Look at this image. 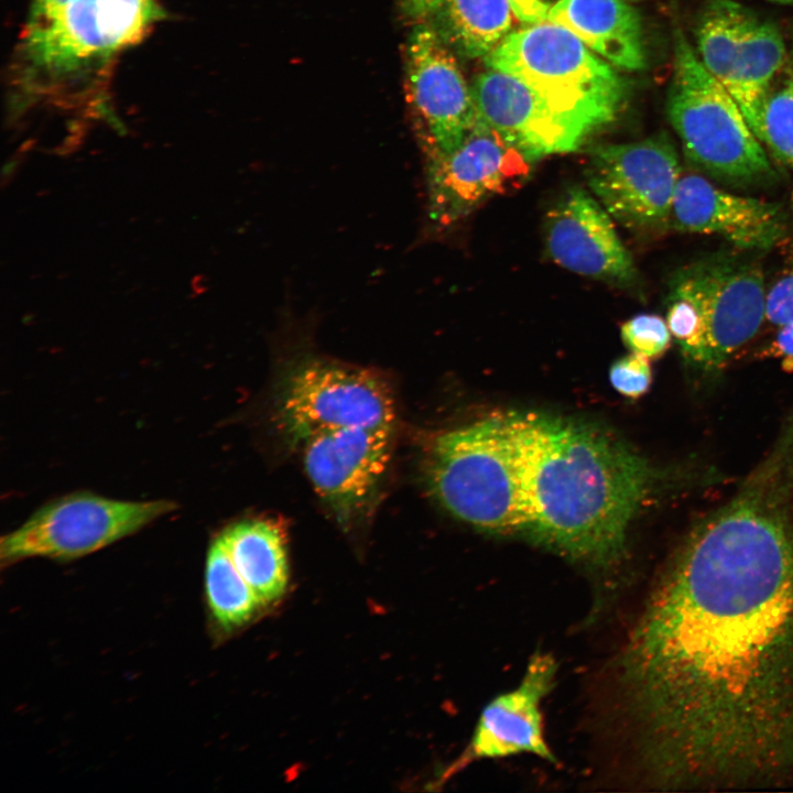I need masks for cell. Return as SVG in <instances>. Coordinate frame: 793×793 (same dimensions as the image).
Returning a JSON list of instances; mask_svg holds the SVG:
<instances>
[{"instance_id":"cell-7","label":"cell","mask_w":793,"mask_h":793,"mask_svg":"<svg viewBox=\"0 0 793 793\" xmlns=\"http://www.w3.org/2000/svg\"><path fill=\"white\" fill-rule=\"evenodd\" d=\"M666 110L686 159L699 170L736 184L775 175L739 105L704 67L681 30L674 32Z\"/></svg>"},{"instance_id":"cell-6","label":"cell","mask_w":793,"mask_h":793,"mask_svg":"<svg viewBox=\"0 0 793 793\" xmlns=\"http://www.w3.org/2000/svg\"><path fill=\"white\" fill-rule=\"evenodd\" d=\"M765 295L759 267L734 257L700 259L675 273L666 323L688 363L719 370L765 319Z\"/></svg>"},{"instance_id":"cell-32","label":"cell","mask_w":793,"mask_h":793,"mask_svg":"<svg viewBox=\"0 0 793 793\" xmlns=\"http://www.w3.org/2000/svg\"><path fill=\"white\" fill-rule=\"evenodd\" d=\"M626 1H637V0H626Z\"/></svg>"},{"instance_id":"cell-21","label":"cell","mask_w":793,"mask_h":793,"mask_svg":"<svg viewBox=\"0 0 793 793\" xmlns=\"http://www.w3.org/2000/svg\"><path fill=\"white\" fill-rule=\"evenodd\" d=\"M511 0H442L433 14L434 29L465 57H485L510 33Z\"/></svg>"},{"instance_id":"cell-11","label":"cell","mask_w":793,"mask_h":793,"mask_svg":"<svg viewBox=\"0 0 793 793\" xmlns=\"http://www.w3.org/2000/svg\"><path fill=\"white\" fill-rule=\"evenodd\" d=\"M681 177L676 149L664 132L591 149L586 180L595 198L627 229L643 233L671 219Z\"/></svg>"},{"instance_id":"cell-26","label":"cell","mask_w":793,"mask_h":793,"mask_svg":"<svg viewBox=\"0 0 793 793\" xmlns=\"http://www.w3.org/2000/svg\"><path fill=\"white\" fill-rule=\"evenodd\" d=\"M765 319L779 328L793 322V268L767 292Z\"/></svg>"},{"instance_id":"cell-19","label":"cell","mask_w":793,"mask_h":793,"mask_svg":"<svg viewBox=\"0 0 793 793\" xmlns=\"http://www.w3.org/2000/svg\"><path fill=\"white\" fill-rule=\"evenodd\" d=\"M546 20L566 28L616 66H647L641 18L624 0H558Z\"/></svg>"},{"instance_id":"cell-29","label":"cell","mask_w":793,"mask_h":793,"mask_svg":"<svg viewBox=\"0 0 793 793\" xmlns=\"http://www.w3.org/2000/svg\"><path fill=\"white\" fill-rule=\"evenodd\" d=\"M441 2L442 0H401V7L408 17L424 19L432 17Z\"/></svg>"},{"instance_id":"cell-13","label":"cell","mask_w":793,"mask_h":793,"mask_svg":"<svg viewBox=\"0 0 793 793\" xmlns=\"http://www.w3.org/2000/svg\"><path fill=\"white\" fill-rule=\"evenodd\" d=\"M406 73L426 160L452 153L478 116L458 63L434 26L419 25L410 35Z\"/></svg>"},{"instance_id":"cell-23","label":"cell","mask_w":793,"mask_h":793,"mask_svg":"<svg viewBox=\"0 0 793 793\" xmlns=\"http://www.w3.org/2000/svg\"><path fill=\"white\" fill-rule=\"evenodd\" d=\"M756 137L793 172V77L768 97Z\"/></svg>"},{"instance_id":"cell-28","label":"cell","mask_w":793,"mask_h":793,"mask_svg":"<svg viewBox=\"0 0 793 793\" xmlns=\"http://www.w3.org/2000/svg\"><path fill=\"white\" fill-rule=\"evenodd\" d=\"M767 352L793 365V322L779 328Z\"/></svg>"},{"instance_id":"cell-10","label":"cell","mask_w":793,"mask_h":793,"mask_svg":"<svg viewBox=\"0 0 793 793\" xmlns=\"http://www.w3.org/2000/svg\"><path fill=\"white\" fill-rule=\"evenodd\" d=\"M698 57L728 90L756 134L784 42L778 28L731 0H709L695 24Z\"/></svg>"},{"instance_id":"cell-15","label":"cell","mask_w":793,"mask_h":793,"mask_svg":"<svg viewBox=\"0 0 793 793\" xmlns=\"http://www.w3.org/2000/svg\"><path fill=\"white\" fill-rule=\"evenodd\" d=\"M612 217L585 189L572 187L548 210L545 246L565 269L597 280L629 285L637 271Z\"/></svg>"},{"instance_id":"cell-1","label":"cell","mask_w":793,"mask_h":793,"mask_svg":"<svg viewBox=\"0 0 793 793\" xmlns=\"http://www.w3.org/2000/svg\"><path fill=\"white\" fill-rule=\"evenodd\" d=\"M618 670L656 783L793 775V450L771 449L689 530Z\"/></svg>"},{"instance_id":"cell-5","label":"cell","mask_w":793,"mask_h":793,"mask_svg":"<svg viewBox=\"0 0 793 793\" xmlns=\"http://www.w3.org/2000/svg\"><path fill=\"white\" fill-rule=\"evenodd\" d=\"M534 90L587 139L615 120L626 80L566 28L541 21L510 32L484 57Z\"/></svg>"},{"instance_id":"cell-14","label":"cell","mask_w":793,"mask_h":793,"mask_svg":"<svg viewBox=\"0 0 793 793\" xmlns=\"http://www.w3.org/2000/svg\"><path fill=\"white\" fill-rule=\"evenodd\" d=\"M394 427H348L302 443L303 463L318 497L338 520L365 512L388 469Z\"/></svg>"},{"instance_id":"cell-31","label":"cell","mask_w":793,"mask_h":793,"mask_svg":"<svg viewBox=\"0 0 793 793\" xmlns=\"http://www.w3.org/2000/svg\"><path fill=\"white\" fill-rule=\"evenodd\" d=\"M769 1L778 2V3H782V4H793V0H769Z\"/></svg>"},{"instance_id":"cell-2","label":"cell","mask_w":793,"mask_h":793,"mask_svg":"<svg viewBox=\"0 0 793 793\" xmlns=\"http://www.w3.org/2000/svg\"><path fill=\"white\" fill-rule=\"evenodd\" d=\"M526 532L573 558L607 566L656 479L645 459L588 424L513 414Z\"/></svg>"},{"instance_id":"cell-8","label":"cell","mask_w":793,"mask_h":793,"mask_svg":"<svg viewBox=\"0 0 793 793\" xmlns=\"http://www.w3.org/2000/svg\"><path fill=\"white\" fill-rule=\"evenodd\" d=\"M284 434L302 444L348 427H394L395 400L377 371L324 358H307L284 377L275 401Z\"/></svg>"},{"instance_id":"cell-30","label":"cell","mask_w":793,"mask_h":793,"mask_svg":"<svg viewBox=\"0 0 793 793\" xmlns=\"http://www.w3.org/2000/svg\"><path fill=\"white\" fill-rule=\"evenodd\" d=\"M24 156L19 153L12 157H10L2 166L1 169V185L4 187L8 185L13 177L15 176Z\"/></svg>"},{"instance_id":"cell-9","label":"cell","mask_w":793,"mask_h":793,"mask_svg":"<svg viewBox=\"0 0 793 793\" xmlns=\"http://www.w3.org/2000/svg\"><path fill=\"white\" fill-rule=\"evenodd\" d=\"M176 508L165 499L128 501L91 492L58 497L1 537V564L31 557L75 560L134 534Z\"/></svg>"},{"instance_id":"cell-27","label":"cell","mask_w":793,"mask_h":793,"mask_svg":"<svg viewBox=\"0 0 793 793\" xmlns=\"http://www.w3.org/2000/svg\"><path fill=\"white\" fill-rule=\"evenodd\" d=\"M515 17L524 23L546 20L551 4L546 0H511Z\"/></svg>"},{"instance_id":"cell-18","label":"cell","mask_w":793,"mask_h":793,"mask_svg":"<svg viewBox=\"0 0 793 793\" xmlns=\"http://www.w3.org/2000/svg\"><path fill=\"white\" fill-rule=\"evenodd\" d=\"M670 221L677 230L719 236L745 250H767L785 232L778 204L732 194L693 174L677 182Z\"/></svg>"},{"instance_id":"cell-20","label":"cell","mask_w":793,"mask_h":793,"mask_svg":"<svg viewBox=\"0 0 793 793\" xmlns=\"http://www.w3.org/2000/svg\"><path fill=\"white\" fill-rule=\"evenodd\" d=\"M238 572L261 605L281 597L287 584V562L280 526L270 520L246 519L220 532Z\"/></svg>"},{"instance_id":"cell-22","label":"cell","mask_w":793,"mask_h":793,"mask_svg":"<svg viewBox=\"0 0 793 793\" xmlns=\"http://www.w3.org/2000/svg\"><path fill=\"white\" fill-rule=\"evenodd\" d=\"M205 588L211 616L224 630L243 626L262 606L235 566L220 533L208 548Z\"/></svg>"},{"instance_id":"cell-17","label":"cell","mask_w":793,"mask_h":793,"mask_svg":"<svg viewBox=\"0 0 793 793\" xmlns=\"http://www.w3.org/2000/svg\"><path fill=\"white\" fill-rule=\"evenodd\" d=\"M556 662L551 654H534L520 684L495 697L484 708L474 736L454 771L478 759L532 753L550 762L556 758L548 747L541 713L542 699L554 686Z\"/></svg>"},{"instance_id":"cell-24","label":"cell","mask_w":793,"mask_h":793,"mask_svg":"<svg viewBox=\"0 0 793 793\" xmlns=\"http://www.w3.org/2000/svg\"><path fill=\"white\" fill-rule=\"evenodd\" d=\"M621 337L631 352L650 360L669 348L672 335L666 319L654 314H640L623 323Z\"/></svg>"},{"instance_id":"cell-25","label":"cell","mask_w":793,"mask_h":793,"mask_svg":"<svg viewBox=\"0 0 793 793\" xmlns=\"http://www.w3.org/2000/svg\"><path fill=\"white\" fill-rule=\"evenodd\" d=\"M609 381L617 392L628 398H639L650 388L652 371L649 359L631 352L610 367Z\"/></svg>"},{"instance_id":"cell-12","label":"cell","mask_w":793,"mask_h":793,"mask_svg":"<svg viewBox=\"0 0 793 793\" xmlns=\"http://www.w3.org/2000/svg\"><path fill=\"white\" fill-rule=\"evenodd\" d=\"M532 161L479 118L452 153L426 160L427 215L450 226L496 195L518 188Z\"/></svg>"},{"instance_id":"cell-16","label":"cell","mask_w":793,"mask_h":793,"mask_svg":"<svg viewBox=\"0 0 793 793\" xmlns=\"http://www.w3.org/2000/svg\"><path fill=\"white\" fill-rule=\"evenodd\" d=\"M478 118L534 162L577 150L587 138L514 76L489 68L474 80Z\"/></svg>"},{"instance_id":"cell-3","label":"cell","mask_w":793,"mask_h":793,"mask_svg":"<svg viewBox=\"0 0 793 793\" xmlns=\"http://www.w3.org/2000/svg\"><path fill=\"white\" fill-rule=\"evenodd\" d=\"M161 18L154 0H32L15 53L14 116L41 101L72 107Z\"/></svg>"},{"instance_id":"cell-4","label":"cell","mask_w":793,"mask_h":793,"mask_svg":"<svg viewBox=\"0 0 793 793\" xmlns=\"http://www.w3.org/2000/svg\"><path fill=\"white\" fill-rule=\"evenodd\" d=\"M425 482L454 517L478 529L524 531L522 461L513 414L442 432L423 458Z\"/></svg>"}]
</instances>
